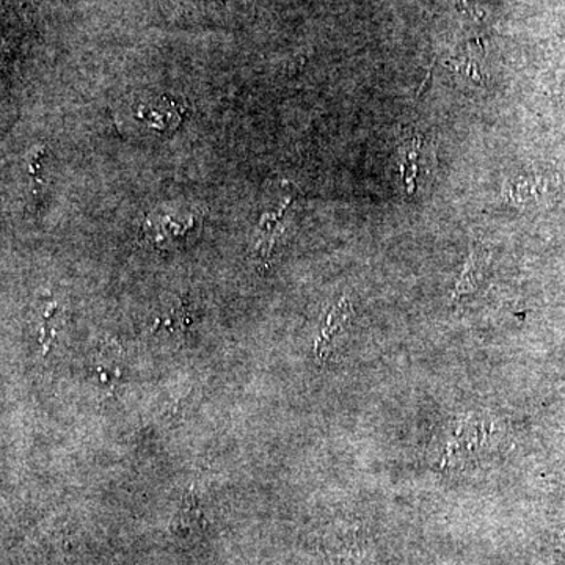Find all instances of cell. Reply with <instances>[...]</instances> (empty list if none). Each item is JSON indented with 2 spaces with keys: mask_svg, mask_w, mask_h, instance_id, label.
Listing matches in <instances>:
<instances>
[{
  "mask_svg": "<svg viewBox=\"0 0 565 565\" xmlns=\"http://www.w3.org/2000/svg\"><path fill=\"white\" fill-rule=\"evenodd\" d=\"M95 373L103 384L118 381L121 375V351L115 343H106L95 360Z\"/></svg>",
  "mask_w": 565,
  "mask_h": 565,
  "instance_id": "4",
  "label": "cell"
},
{
  "mask_svg": "<svg viewBox=\"0 0 565 565\" xmlns=\"http://www.w3.org/2000/svg\"><path fill=\"white\" fill-rule=\"evenodd\" d=\"M349 316H351V307H349L348 300H341L327 316L326 323H323L315 345L316 355L322 362L332 353L334 338L344 329L345 322L349 321Z\"/></svg>",
  "mask_w": 565,
  "mask_h": 565,
  "instance_id": "2",
  "label": "cell"
},
{
  "mask_svg": "<svg viewBox=\"0 0 565 565\" xmlns=\"http://www.w3.org/2000/svg\"><path fill=\"white\" fill-rule=\"evenodd\" d=\"M498 440V424L481 415H463L452 419L441 433L435 452V467L441 471H459L484 457Z\"/></svg>",
  "mask_w": 565,
  "mask_h": 565,
  "instance_id": "1",
  "label": "cell"
},
{
  "mask_svg": "<svg viewBox=\"0 0 565 565\" xmlns=\"http://www.w3.org/2000/svg\"><path fill=\"white\" fill-rule=\"evenodd\" d=\"M199 519V501H196V498L193 497L192 493H189L188 498H185L184 505L181 508L180 514L177 516V522H174L173 527L184 533L185 530H192L193 526H196Z\"/></svg>",
  "mask_w": 565,
  "mask_h": 565,
  "instance_id": "5",
  "label": "cell"
},
{
  "mask_svg": "<svg viewBox=\"0 0 565 565\" xmlns=\"http://www.w3.org/2000/svg\"><path fill=\"white\" fill-rule=\"evenodd\" d=\"M487 258H489V255H487L484 248H471L470 256H468L459 281H457L452 299L460 300L462 297L470 296V294H473L476 289H478V286L481 285L482 277H484Z\"/></svg>",
  "mask_w": 565,
  "mask_h": 565,
  "instance_id": "3",
  "label": "cell"
}]
</instances>
